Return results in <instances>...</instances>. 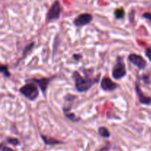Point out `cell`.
I'll return each mask as SVG.
<instances>
[{
    "mask_svg": "<svg viewBox=\"0 0 151 151\" xmlns=\"http://www.w3.org/2000/svg\"><path fill=\"white\" fill-rule=\"evenodd\" d=\"M72 78L75 80V88L79 92H85L88 91L94 85V83L99 82L98 79H91L88 76L83 78L80 75L78 72H74Z\"/></svg>",
    "mask_w": 151,
    "mask_h": 151,
    "instance_id": "1",
    "label": "cell"
},
{
    "mask_svg": "<svg viewBox=\"0 0 151 151\" xmlns=\"http://www.w3.org/2000/svg\"><path fill=\"white\" fill-rule=\"evenodd\" d=\"M19 91L26 98L31 100V101H33V100H36L37 97H38V94H39L38 86L32 82L27 83L26 85L21 87V88L19 89Z\"/></svg>",
    "mask_w": 151,
    "mask_h": 151,
    "instance_id": "2",
    "label": "cell"
},
{
    "mask_svg": "<svg viewBox=\"0 0 151 151\" xmlns=\"http://www.w3.org/2000/svg\"><path fill=\"white\" fill-rule=\"evenodd\" d=\"M126 75V69H125V63L122 62L120 58H117V63L114 67L112 71V76L114 79L119 80L124 78Z\"/></svg>",
    "mask_w": 151,
    "mask_h": 151,
    "instance_id": "3",
    "label": "cell"
},
{
    "mask_svg": "<svg viewBox=\"0 0 151 151\" xmlns=\"http://www.w3.org/2000/svg\"><path fill=\"white\" fill-rule=\"evenodd\" d=\"M60 13H61V7H60V3L58 1H55L47 13V22H50L51 21L59 19Z\"/></svg>",
    "mask_w": 151,
    "mask_h": 151,
    "instance_id": "4",
    "label": "cell"
},
{
    "mask_svg": "<svg viewBox=\"0 0 151 151\" xmlns=\"http://www.w3.org/2000/svg\"><path fill=\"white\" fill-rule=\"evenodd\" d=\"M128 59L131 63H132L134 66L138 67L139 69H144L147 66L146 60L143 58V57L139 55L131 54L128 56Z\"/></svg>",
    "mask_w": 151,
    "mask_h": 151,
    "instance_id": "5",
    "label": "cell"
},
{
    "mask_svg": "<svg viewBox=\"0 0 151 151\" xmlns=\"http://www.w3.org/2000/svg\"><path fill=\"white\" fill-rule=\"evenodd\" d=\"M93 17L89 13H83L75 18L74 20V24L77 27H83L88 24L92 21Z\"/></svg>",
    "mask_w": 151,
    "mask_h": 151,
    "instance_id": "6",
    "label": "cell"
},
{
    "mask_svg": "<svg viewBox=\"0 0 151 151\" xmlns=\"http://www.w3.org/2000/svg\"><path fill=\"white\" fill-rule=\"evenodd\" d=\"M117 84L116 83L113 82L109 78L105 77L101 81V87L105 91H114V90L117 88Z\"/></svg>",
    "mask_w": 151,
    "mask_h": 151,
    "instance_id": "7",
    "label": "cell"
},
{
    "mask_svg": "<svg viewBox=\"0 0 151 151\" xmlns=\"http://www.w3.org/2000/svg\"><path fill=\"white\" fill-rule=\"evenodd\" d=\"M50 78H40V79L31 80V82L37 84V86H39V88H41V90L43 91V93H45L46 90H47V86H48L49 83H50Z\"/></svg>",
    "mask_w": 151,
    "mask_h": 151,
    "instance_id": "8",
    "label": "cell"
},
{
    "mask_svg": "<svg viewBox=\"0 0 151 151\" xmlns=\"http://www.w3.org/2000/svg\"><path fill=\"white\" fill-rule=\"evenodd\" d=\"M136 91H137V94H138V97H139V99L140 103L145 105L151 104V97H147V96H145L144 94H143V93L142 92L139 87L138 84L136 85Z\"/></svg>",
    "mask_w": 151,
    "mask_h": 151,
    "instance_id": "9",
    "label": "cell"
},
{
    "mask_svg": "<svg viewBox=\"0 0 151 151\" xmlns=\"http://www.w3.org/2000/svg\"><path fill=\"white\" fill-rule=\"evenodd\" d=\"M41 138H42L43 141L45 143L46 145H58L60 144V142H59L58 140L54 139L51 138V137H45L44 135H41Z\"/></svg>",
    "mask_w": 151,
    "mask_h": 151,
    "instance_id": "10",
    "label": "cell"
},
{
    "mask_svg": "<svg viewBox=\"0 0 151 151\" xmlns=\"http://www.w3.org/2000/svg\"><path fill=\"white\" fill-rule=\"evenodd\" d=\"M98 134L99 135L101 136L102 137H104V138H109L111 136L110 131L108 130V128H105V127H100V128H99Z\"/></svg>",
    "mask_w": 151,
    "mask_h": 151,
    "instance_id": "11",
    "label": "cell"
},
{
    "mask_svg": "<svg viewBox=\"0 0 151 151\" xmlns=\"http://www.w3.org/2000/svg\"><path fill=\"white\" fill-rule=\"evenodd\" d=\"M114 15L116 16V19H121L125 16V10L122 8H119L115 10L114 11Z\"/></svg>",
    "mask_w": 151,
    "mask_h": 151,
    "instance_id": "12",
    "label": "cell"
},
{
    "mask_svg": "<svg viewBox=\"0 0 151 151\" xmlns=\"http://www.w3.org/2000/svg\"><path fill=\"white\" fill-rule=\"evenodd\" d=\"M64 114L66 118L70 119V120L72 121V122H78V121L80 120V118H78V116H75L74 114L69 113V112H65Z\"/></svg>",
    "mask_w": 151,
    "mask_h": 151,
    "instance_id": "13",
    "label": "cell"
},
{
    "mask_svg": "<svg viewBox=\"0 0 151 151\" xmlns=\"http://www.w3.org/2000/svg\"><path fill=\"white\" fill-rule=\"evenodd\" d=\"M0 70H1V73L4 75V77H7L9 78L10 76V73L8 71V67L7 66H4V65H1V68H0Z\"/></svg>",
    "mask_w": 151,
    "mask_h": 151,
    "instance_id": "14",
    "label": "cell"
},
{
    "mask_svg": "<svg viewBox=\"0 0 151 151\" xmlns=\"http://www.w3.org/2000/svg\"><path fill=\"white\" fill-rule=\"evenodd\" d=\"M7 142L10 143V144L13 145H19V141L17 139L14 138H9L7 139Z\"/></svg>",
    "mask_w": 151,
    "mask_h": 151,
    "instance_id": "15",
    "label": "cell"
},
{
    "mask_svg": "<svg viewBox=\"0 0 151 151\" xmlns=\"http://www.w3.org/2000/svg\"><path fill=\"white\" fill-rule=\"evenodd\" d=\"M145 55L147 58H148L149 60L151 61V48L150 47H147L145 50Z\"/></svg>",
    "mask_w": 151,
    "mask_h": 151,
    "instance_id": "16",
    "label": "cell"
},
{
    "mask_svg": "<svg viewBox=\"0 0 151 151\" xmlns=\"http://www.w3.org/2000/svg\"><path fill=\"white\" fill-rule=\"evenodd\" d=\"M143 17H144L145 19H147V20H149L150 22H151V14L150 13H144V15H143Z\"/></svg>",
    "mask_w": 151,
    "mask_h": 151,
    "instance_id": "17",
    "label": "cell"
},
{
    "mask_svg": "<svg viewBox=\"0 0 151 151\" xmlns=\"http://www.w3.org/2000/svg\"><path fill=\"white\" fill-rule=\"evenodd\" d=\"M2 151H14V150H13L11 148H10V147H3Z\"/></svg>",
    "mask_w": 151,
    "mask_h": 151,
    "instance_id": "18",
    "label": "cell"
},
{
    "mask_svg": "<svg viewBox=\"0 0 151 151\" xmlns=\"http://www.w3.org/2000/svg\"><path fill=\"white\" fill-rule=\"evenodd\" d=\"M73 58H75V60H80L81 58V55H74Z\"/></svg>",
    "mask_w": 151,
    "mask_h": 151,
    "instance_id": "19",
    "label": "cell"
}]
</instances>
